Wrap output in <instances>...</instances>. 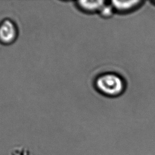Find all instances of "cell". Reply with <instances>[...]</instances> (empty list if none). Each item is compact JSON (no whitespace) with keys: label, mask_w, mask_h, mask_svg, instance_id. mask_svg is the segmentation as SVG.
Here are the masks:
<instances>
[{"label":"cell","mask_w":155,"mask_h":155,"mask_svg":"<svg viewBox=\"0 0 155 155\" xmlns=\"http://www.w3.org/2000/svg\"><path fill=\"white\" fill-rule=\"evenodd\" d=\"M153 2L155 4V1H153Z\"/></svg>","instance_id":"8992f818"},{"label":"cell","mask_w":155,"mask_h":155,"mask_svg":"<svg viewBox=\"0 0 155 155\" xmlns=\"http://www.w3.org/2000/svg\"><path fill=\"white\" fill-rule=\"evenodd\" d=\"M114 12L113 7L111 6L110 2L108 4L107 2H106L104 6L101 8L100 11L99 12V14L105 18H108L110 17L113 15V13Z\"/></svg>","instance_id":"5b68a950"},{"label":"cell","mask_w":155,"mask_h":155,"mask_svg":"<svg viewBox=\"0 0 155 155\" xmlns=\"http://www.w3.org/2000/svg\"><path fill=\"white\" fill-rule=\"evenodd\" d=\"M110 2L114 12L122 13L136 9L142 3L141 1H111Z\"/></svg>","instance_id":"3957f363"},{"label":"cell","mask_w":155,"mask_h":155,"mask_svg":"<svg viewBox=\"0 0 155 155\" xmlns=\"http://www.w3.org/2000/svg\"><path fill=\"white\" fill-rule=\"evenodd\" d=\"M107 2L105 1H80L77 2L79 9L87 13L99 12Z\"/></svg>","instance_id":"277c9868"},{"label":"cell","mask_w":155,"mask_h":155,"mask_svg":"<svg viewBox=\"0 0 155 155\" xmlns=\"http://www.w3.org/2000/svg\"><path fill=\"white\" fill-rule=\"evenodd\" d=\"M94 86L99 93L106 96L117 97L125 91V82L119 74L108 72L95 79Z\"/></svg>","instance_id":"6da1fadb"},{"label":"cell","mask_w":155,"mask_h":155,"mask_svg":"<svg viewBox=\"0 0 155 155\" xmlns=\"http://www.w3.org/2000/svg\"><path fill=\"white\" fill-rule=\"evenodd\" d=\"M18 36V29L15 22L8 18L0 22V43L3 45L13 44Z\"/></svg>","instance_id":"7a4b0ae2"}]
</instances>
